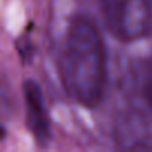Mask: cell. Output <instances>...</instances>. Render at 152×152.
<instances>
[{
	"mask_svg": "<svg viewBox=\"0 0 152 152\" xmlns=\"http://www.w3.org/2000/svg\"><path fill=\"white\" fill-rule=\"evenodd\" d=\"M64 91L76 103L96 107L104 97L107 82L106 48L96 23L76 17L67 30L58 58Z\"/></svg>",
	"mask_w": 152,
	"mask_h": 152,
	"instance_id": "cell-1",
	"label": "cell"
},
{
	"mask_svg": "<svg viewBox=\"0 0 152 152\" xmlns=\"http://www.w3.org/2000/svg\"><path fill=\"white\" fill-rule=\"evenodd\" d=\"M107 31L121 42L152 36V0H100Z\"/></svg>",
	"mask_w": 152,
	"mask_h": 152,
	"instance_id": "cell-2",
	"label": "cell"
},
{
	"mask_svg": "<svg viewBox=\"0 0 152 152\" xmlns=\"http://www.w3.org/2000/svg\"><path fill=\"white\" fill-rule=\"evenodd\" d=\"M24 99L27 107V127L34 137V140L43 146L48 143L51 130H49V118L45 107V100L40 87L33 79L24 82Z\"/></svg>",
	"mask_w": 152,
	"mask_h": 152,
	"instance_id": "cell-3",
	"label": "cell"
},
{
	"mask_svg": "<svg viewBox=\"0 0 152 152\" xmlns=\"http://www.w3.org/2000/svg\"><path fill=\"white\" fill-rule=\"evenodd\" d=\"M139 91H140L139 94H140L142 103L146 106L148 110L152 112V69H148V72L142 78Z\"/></svg>",
	"mask_w": 152,
	"mask_h": 152,
	"instance_id": "cell-4",
	"label": "cell"
}]
</instances>
